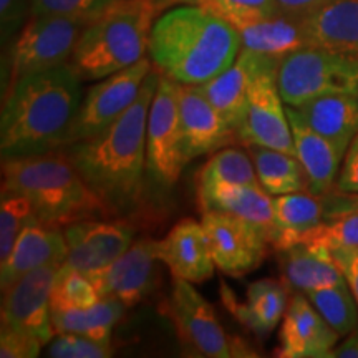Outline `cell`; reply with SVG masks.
I'll return each instance as SVG.
<instances>
[{
    "label": "cell",
    "mask_w": 358,
    "mask_h": 358,
    "mask_svg": "<svg viewBox=\"0 0 358 358\" xmlns=\"http://www.w3.org/2000/svg\"><path fill=\"white\" fill-rule=\"evenodd\" d=\"M159 77V71L151 70L138 100L106 131L62 150L111 217H127L140 208L145 192L148 115Z\"/></svg>",
    "instance_id": "6da1fadb"
},
{
    "label": "cell",
    "mask_w": 358,
    "mask_h": 358,
    "mask_svg": "<svg viewBox=\"0 0 358 358\" xmlns=\"http://www.w3.org/2000/svg\"><path fill=\"white\" fill-rule=\"evenodd\" d=\"M70 64L22 77L3 92L0 153L6 158L64 150L83 101Z\"/></svg>",
    "instance_id": "7a4b0ae2"
},
{
    "label": "cell",
    "mask_w": 358,
    "mask_h": 358,
    "mask_svg": "<svg viewBox=\"0 0 358 358\" xmlns=\"http://www.w3.org/2000/svg\"><path fill=\"white\" fill-rule=\"evenodd\" d=\"M241 48L239 32L221 17L178 3L155 22L148 57L155 70L173 82L203 85L229 69Z\"/></svg>",
    "instance_id": "3957f363"
},
{
    "label": "cell",
    "mask_w": 358,
    "mask_h": 358,
    "mask_svg": "<svg viewBox=\"0 0 358 358\" xmlns=\"http://www.w3.org/2000/svg\"><path fill=\"white\" fill-rule=\"evenodd\" d=\"M2 191L25 196L38 221L50 226L111 217L62 150L2 159Z\"/></svg>",
    "instance_id": "277c9868"
},
{
    "label": "cell",
    "mask_w": 358,
    "mask_h": 358,
    "mask_svg": "<svg viewBox=\"0 0 358 358\" xmlns=\"http://www.w3.org/2000/svg\"><path fill=\"white\" fill-rule=\"evenodd\" d=\"M168 0H115L90 22L75 45L70 65L82 82H98L145 58L155 22Z\"/></svg>",
    "instance_id": "5b68a950"
},
{
    "label": "cell",
    "mask_w": 358,
    "mask_h": 358,
    "mask_svg": "<svg viewBox=\"0 0 358 358\" xmlns=\"http://www.w3.org/2000/svg\"><path fill=\"white\" fill-rule=\"evenodd\" d=\"M277 87L285 105L301 106L313 98L358 93V57L306 47L282 58Z\"/></svg>",
    "instance_id": "8992f818"
},
{
    "label": "cell",
    "mask_w": 358,
    "mask_h": 358,
    "mask_svg": "<svg viewBox=\"0 0 358 358\" xmlns=\"http://www.w3.org/2000/svg\"><path fill=\"white\" fill-rule=\"evenodd\" d=\"M85 24L65 17L32 15L17 35L3 73V92L30 73L70 64Z\"/></svg>",
    "instance_id": "52a82bcc"
},
{
    "label": "cell",
    "mask_w": 358,
    "mask_h": 358,
    "mask_svg": "<svg viewBox=\"0 0 358 358\" xmlns=\"http://www.w3.org/2000/svg\"><path fill=\"white\" fill-rule=\"evenodd\" d=\"M186 164L178 83L161 75L148 115L146 176L161 189H169L176 185Z\"/></svg>",
    "instance_id": "ba28073f"
},
{
    "label": "cell",
    "mask_w": 358,
    "mask_h": 358,
    "mask_svg": "<svg viewBox=\"0 0 358 358\" xmlns=\"http://www.w3.org/2000/svg\"><path fill=\"white\" fill-rule=\"evenodd\" d=\"M151 70L153 64L150 57H145L128 69L111 73L90 87L83 95L66 146L92 140L118 122L138 100Z\"/></svg>",
    "instance_id": "9c48e42d"
},
{
    "label": "cell",
    "mask_w": 358,
    "mask_h": 358,
    "mask_svg": "<svg viewBox=\"0 0 358 358\" xmlns=\"http://www.w3.org/2000/svg\"><path fill=\"white\" fill-rule=\"evenodd\" d=\"M209 237L216 267L226 275L243 277L267 257L272 241L261 227L221 211H204L201 217Z\"/></svg>",
    "instance_id": "30bf717a"
},
{
    "label": "cell",
    "mask_w": 358,
    "mask_h": 358,
    "mask_svg": "<svg viewBox=\"0 0 358 358\" xmlns=\"http://www.w3.org/2000/svg\"><path fill=\"white\" fill-rule=\"evenodd\" d=\"M168 315L171 317L182 342L201 357H234V348L219 324L214 307L198 292L192 282L173 277Z\"/></svg>",
    "instance_id": "8fae6325"
},
{
    "label": "cell",
    "mask_w": 358,
    "mask_h": 358,
    "mask_svg": "<svg viewBox=\"0 0 358 358\" xmlns=\"http://www.w3.org/2000/svg\"><path fill=\"white\" fill-rule=\"evenodd\" d=\"M62 264H48L15 280L2 295V325L37 337L43 345L52 342V290Z\"/></svg>",
    "instance_id": "7c38bea8"
},
{
    "label": "cell",
    "mask_w": 358,
    "mask_h": 358,
    "mask_svg": "<svg viewBox=\"0 0 358 358\" xmlns=\"http://www.w3.org/2000/svg\"><path fill=\"white\" fill-rule=\"evenodd\" d=\"M158 241H134L127 252L101 271L88 277L100 299H116L127 308L136 306L153 292L158 284Z\"/></svg>",
    "instance_id": "4fadbf2b"
},
{
    "label": "cell",
    "mask_w": 358,
    "mask_h": 358,
    "mask_svg": "<svg viewBox=\"0 0 358 358\" xmlns=\"http://www.w3.org/2000/svg\"><path fill=\"white\" fill-rule=\"evenodd\" d=\"M280 62V58L243 47L229 69L199 87L237 133L244 122L249 96L256 83L264 75L279 71Z\"/></svg>",
    "instance_id": "5bb4252c"
},
{
    "label": "cell",
    "mask_w": 358,
    "mask_h": 358,
    "mask_svg": "<svg viewBox=\"0 0 358 358\" xmlns=\"http://www.w3.org/2000/svg\"><path fill=\"white\" fill-rule=\"evenodd\" d=\"M178 110L186 163L237 141L236 129L219 113L199 85L178 83Z\"/></svg>",
    "instance_id": "9a60e30c"
},
{
    "label": "cell",
    "mask_w": 358,
    "mask_h": 358,
    "mask_svg": "<svg viewBox=\"0 0 358 358\" xmlns=\"http://www.w3.org/2000/svg\"><path fill=\"white\" fill-rule=\"evenodd\" d=\"M69 256L65 264L90 275L115 262L134 243V227L124 221L85 219L64 227Z\"/></svg>",
    "instance_id": "2e32d148"
},
{
    "label": "cell",
    "mask_w": 358,
    "mask_h": 358,
    "mask_svg": "<svg viewBox=\"0 0 358 358\" xmlns=\"http://www.w3.org/2000/svg\"><path fill=\"white\" fill-rule=\"evenodd\" d=\"M237 141L284 151L295 156L292 128L277 87V71L259 80L249 96L244 122L237 129Z\"/></svg>",
    "instance_id": "e0dca14e"
},
{
    "label": "cell",
    "mask_w": 358,
    "mask_h": 358,
    "mask_svg": "<svg viewBox=\"0 0 358 358\" xmlns=\"http://www.w3.org/2000/svg\"><path fill=\"white\" fill-rule=\"evenodd\" d=\"M338 338L327 324L307 295L294 292L284 319L280 322L279 347L275 357L280 358H325L332 357Z\"/></svg>",
    "instance_id": "ac0fdd59"
},
{
    "label": "cell",
    "mask_w": 358,
    "mask_h": 358,
    "mask_svg": "<svg viewBox=\"0 0 358 358\" xmlns=\"http://www.w3.org/2000/svg\"><path fill=\"white\" fill-rule=\"evenodd\" d=\"M69 256L64 227L30 221L13 245L7 261L0 262V285L7 290L22 275L48 264H64Z\"/></svg>",
    "instance_id": "d6986e66"
},
{
    "label": "cell",
    "mask_w": 358,
    "mask_h": 358,
    "mask_svg": "<svg viewBox=\"0 0 358 358\" xmlns=\"http://www.w3.org/2000/svg\"><path fill=\"white\" fill-rule=\"evenodd\" d=\"M158 256L173 277L192 284L209 280L217 268L203 222L192 219L178 222L164 239L158 241Z\"/></svg>",
    "instance_id": "ffe728a7"
},
{
    "label": "cell",
    "mask_w": 358,
    "mask_h": 358,
    "mask_svg": "<svg viewBox=\"0 0 358 358\" xmlns=\"http://www.w3.org/2000/svg\"><path fill=\"white\" fill-rule=\"evenodd\" d=\"M201 211H221L261 227L274 244L275 226L272 196L261 185H217L198 186Z\"/></svg>",
    "instance_id": "44dd1931"
},
{
    "label": "cell",
    "mask_w": 358,
    "mask_h": 358,
    "mask_svg": "<svg viewBox=\"0 0 358 358\" xmlns=\"http://www.w3.org/2000/svg\"><path fill=\"white\" fill-rule=\"evenodd\" d=\"M285 110H287L290 128H292L295 156L306 169L308 182H310V192L330 194L337 186L345 155L332 141L308 127L294 106L285 105Z\"/></svg>",
    "instance_id": "7402d4cb"
},
{
    "label": "cell",
    "mask_w": 358,
    "mask_h": 358,
    "mask_svg": "<svg viewBox=\"0 0 358 358\" xmlns=\"http://www.w3.org/2000/svg\"><path fill=\"white\" fill-rule=\"evenodd\" d=\"M282 282L289 290L306 294L343 280L342 271L335 262L332 249L301 241L277 250Z\"/></svg>",
    "instance_id": "603a6c76"
},
{
    "label": "cell",
    "mask_w": 358,
    "mask_h": 358,
    "mask_svg": "<svg viewBox=\"0 0 358 358\" xmlns=\"http://www.w3.org/2000/svg\"><path fill=\"white\" fill-rule=\"evenodd\" d=\"M289 287L282 280L261 279L248 289V302L241 303L237 297L222 284L224 306L241 324L259 337H266L280 324L287 310L290 297Z\"/></svg>",
    "instance_id": "cb8c5ba5"
},
{
    "label": "cell",
    "mask_w": 358,
    "mask_h": 358,
    "mask_svg": "<svg viewBox=\"0 0 358 358\" xmlns=\"http://www.w3.org/2000/svg\"><path fill=\"white\" fill-rule=\"evenodd\" d=\"M308 45L358 57V0H334L302 15Z\"/></svg>",
    "instance_id": "d4e9b609"
},
{
    "label": "cell",
    "mask_w": 358,
    "mask_h": 358,
    "mask_svg": "<svg viewBox=\"0 0 358 358\" xmlns=\"http://www.w3.org/2000/svg\"><path fill=\"white\" fill-rule=\"evenodd\" d=\"M294 108L308 127L347 155L353 138L358 134V95H327Z\"/></svg>",
    "instance_id": "484cf974"
},
{
    "label": "cell",
    "mask_w": 358,
    "mask_h": 358,
    "mask_svg": "<svg viewBox=\"0 0 358 358\" xmlns=\"http://www.w3.org/2000/svg\"><path fill=\"white\" fill-rule=\"evenodd\" d=\"M275 237L272 248L285 249L325 221L327 194L292 192L272 198Z\"/></svg>",
    "instance_id": "4316f807"
},
{
    "label": "cell",
    "mask_w": 358,
    "mask_h": 358,
    "mask_svg": "<svg viewBox=\"0 0 358 358\" xmlns=\"http://www.w3.org/2000/svg\"><path fill=\"white\" fill-rule=\"evenodd\" d=\"M243 47L274 58H285L290 53L310 47L302 24V15L282 12L271 19L252 22L236 29Z\"/></svg>",
    "instance_id": "83f0119b"
},
{
    "label": "cell",
    "mask_w": 358,
    "mask_h": 358,
    "mask_svg": "<svg viewBox=\"0 0 358 358\" xmlns=\"http://www.w3.org/2000/svg\"><path fill=\"white\" fill-rule=\"evenodd\" d=\"M248 151L256 166L259 185L272 198L292 192H310L308 176L297 156L257 145H248Z\"/></svg>",
    "instance_id": "f1b7e54d"
},
{
    "label": "cell",
    "mask_w": 358,
    "mask_h": 358,
    "mask_svg": "<svg viewBox=\"0 0 358 358\" xmlns=\"http://www.w3.org/2000/svg\"><path fill=\"white\" fill-rule=\"evenodd\" d=\"M127 306L116 299H100L88 308H52V324L57 334H80L100 342H111L113 327L123 317Z\"/></svg>",
    "instance_id": "f546056e"
},
{
    "label": "cell",
    "mask_w": 358,
    "mask_h": 358,
    "mask_svg": "<svg viewBox=\"0 0 358 358\" xmlns=\"http://www.w3.org/2000/svg\"><path fill=\"white\" fill-rule=\"evenodd\" d=\"M301 241L329 249L358 248V194L337 191L327 194L325 221L308 231Z\"/></svg>",
    "instance_id": "4dcf8cb0"
},
{
    "label": "cell",
    "mask_w": 358,
    "mask_h": 358,
    "mask_svg": "<svg viewBox=\"0 0 358 358\" xmlns=\"http://www.w3.org/2000/svg\"><path fill=\"white\" fill-rule=\"evenodd\" d=\"M306 295L340 337H347L358 327V306L345 279L327 287L308 290Z\"/></svg>",
    "instance_id": "1f68e13d"
},
{
    "label": "cell",
    "mask_w": 358,
    "mask_h": 358,
    "mask_svg": "<svg viewBox=\"0 0 358 358\" xmlns=\"http://www.w3.org/2000/svg\"><path fill=\"white\" fill-rule=\"evenodd\" d=\"M231 182V185H259L254 161L249 151L226 146L216 151L196 176V186Z\"/></svg>",
    "instance_id": "d6a6232c"
},
{
    "label": "cell",
    "mask_w": 358,
    "mask_h": 358,
    "mask_svg": "<svg viewBox=\"0 0 358 358\" xmlns=\"http://www.w3.org/2000/svg\"><path fill=\"white\" fill-rule=\"evenodd\" d=\"M189 3L221 17L234 29L280 15L282 8L277 0H171V6Z\"/></svg>",
    "instance_id": "836d02e7"
},
{
    "label": "cell",
    "mask_w": 358,
    "mask_h": 358,
    "mask_svg": "<svg viewBox=\"0 0 358 358\" xmlns=\"http://www.w3.org/2000/svg\"><path fill=\"white\" fill-rule=\"evenodd\" d=\"M100 301L95 284L78 268L62 264L52 290V308H88Z\"/></svg>",
    "instance_id": "e575fe53"
},
{
    "label": "cell",
    "mask_w": 358,
    "mask_h": 358,
    "mask_svg": "<svg viewBox=\"0 0 358 358\" xmlns=\"http://www.w3.org/2000/svg\"><path fill=\"white\" fill-rule=\"evenodd\" d=\"M37 217L25 196L2 191L0 198V262L7 261L13 245L30 221Z\"/></svg>",
    "instance_id": "d590c367"
},
{
    "label": "cell",
    "mask_w": 358,
    "mask_h": 358,
    "mask_svg": "<svg viewBox=\"0 0 358 358\" xmlns=\"http://www.w3.org/2000/svg\"><path fill=\"white\" fill-rule=\"evenodd\" d=\"M115 0H32V15H55L88 25Z\"/></svg>",
    "instance_id": "8d00e7d4"
},
{
    "label": "cell",
    "mask_w": 358,
    "mask_h": 358,
    "mask_svg": "<svg viewBox=\"0 0 358 358\" xmlns=\"http://www.w3.org/2000/svg\"><path fill=\"white\" fill-rule=\"evenodd\" d=\"M111 355V342H100L80 334H57L48 343V357L52 358H108Z\"/></svg>",
    "instance_id": "74e56055"
},
{
    "label": "cell",
    "mask_w": 358,
    "mask_h": 358,
    "mask_svg": "<svg viewBox=\"0 0 358 358\" xmlns=\"http://www.w3.org/2000/svg\"><path fill=\"white\" fill-rule=\"evenodd\" d=\"M32 17V0H0V37L10 43Z\"/></svg>",
    "instance_id": "f35d334b"
},
{
    "label": "cell",
    "mask_w": 358,
    "mask_h": 358,
    "mask_svg": "<svg viewBox=\"0 0 358 358\" xmlns=\"http://www.w3.org/2000/svg\"><path fill=\"white\" fill-rule=\"evenodd\" d=\"M45 345L37 337L8 325L0 327V357L2 358H35Z\"/></svg>",
    "instance_id": "ab89813d"
},
{
    "label": "cell",
    "mask_w": 358,
    "mask_h": 358,
    "mask_svg": "<svg viewBox=\"0 0 358 358\" xmlns=\"http://www.w3.org/2000/svg\"><path fill=\"white\" fill-rule=\"evenodd\" d=\"M335 191L343 192V194H358V134L353 138L343 158Z\"/></svg>",
    "instance_id": "60d3db41"
},
{
    "label": "cell",
    "mask_w": 358,
    "mask_h": 358,
    "mask_svg": "<svg viewBox=\"0 0 358 358\" xmlns=\"http://www.w3.org/2000/svg\"><path fill=\"white\" fill-rule=\"evenodd\" d=\"M332 254L343 277L350 285L358 306V248H335L332 249Z\"/></svg>",
    "instance_id": "b9f144b4"
},
{
    "label": "cell",
    "mask_w": 358,
    "mask_h": 358,
    "mask_svg": "<svg viewBox=\"0 0 358 358\" xmlns=\"http://www.w3.org/2000/svg\"><path fill=\"white\" fill-rule=\"evenodd\" d=\"M277 2L284 12L294 13V15H307L334 0H277Z\"/></svg>",
    "instance_id": "7bdbcfd3"
},
{
    "label": "cell",
    "mask_w": 358,
    "mask_h": 358,
    "mask_svg": "<svg viewBox=\"0 0 358 358\" xmlns=\"http://www.w3.org/2000/svg\"><path fill=\"white\" fill-rule=\"evenodd\" d=\"M335 358H358V327L345 337L340 345L334 348Z\"/></svg>",
    "instance_id": "ee69618b"
},
{
    "label": "cell",
    "mask_w": 358,
    "mask_h": 358,
    "mask_svg": "<svg viewBox=\"0 0 358 358\" xmlns=\"http://www.w3.org/2000/svg\"><path fill=\"white\" fill-rule=\"evenodd\" d=\"M168 2H169V3H171V0H168Z\"/></svg>",
    "instance_id": "f6af8a7d"
},
{
    "label": "cell",
    "mask_w": 358,
    "mask_h": 358,
    "mask_svg": "<svg viewBox=\"0 0 358 358\" xmlns=\"http://www.w3.org/2000/svg\"><path fill=\"white\" fill-rule=\"evenodd\" d=\"M357 95H358V93H357Z\"/></svg>",
    "instance_id": "bcb514c9"
}]
</instances>
